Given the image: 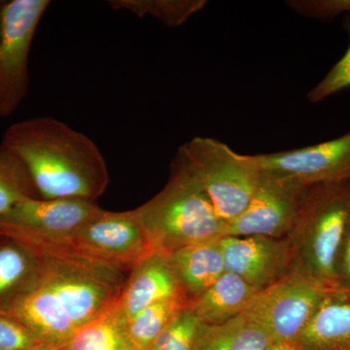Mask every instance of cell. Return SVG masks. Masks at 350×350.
Listing matches in <instances>:
<instances>
[{"label": "cell", "instance_id": "d4e9b609", "mask_svg": "<svg viewBox=\"0 0 350 350\" xmlns=\"http://www.w3.org/2000/svg\"><path fill=\"white\" fill-rule=\"evenodd\" d=\"M43 344L20 320L0 310V350H24Z\"/></svg>", "mask_w": 350, "mask_h": 350}, {"label": "cell", "instance_id": "8992f818", "mask_svg": "<svg viewBox=\"0 0 350 350\" xmlns=\"http://www.w3.org/2000/svg\"><path fill=\"white\" fill-rule=\"evenodd\" d=\"M49 0H12L1 6L0 117L16 112L29 92V54Z\"/></svg>", "mask_w": 350, "mask_h": 350}, {"label": "cell", "instance_id": "277c9868", "mask_svg": "<svg viewBox=\"0 0 350 350\" xmlns=\"http://www.w3.org/2000/svg\"><path fill=\"white\" fill-rule=\"evenodd\" d=\"M350 226V179L308 188L298 221L288 238L293 268L335 286L340 250Z\"/></svg>", "mask_w": 350, "mask_h": 350}, {"label": "cell", "instance_id": "7c38bea8", "mask_svg": "<svg viewBox=\"0 0 350 350\" xmlns=\"http://www.w3.org/2000/svg\"><path fill=\"white\" fill-rule=\"evenodd\" d=\"M226 271L262 290L293 268V250L288 238L223 237L220 239Z\"/></svg>", "mask_w": 350, "mask_h": 350}, {"label": "cell", "instance_id": "7402d4cb", "mask_svg": "<svg viewBox=\"0 0 350 350\" xmlns=\"http://www.w3.org/2000/svg\"><path fill=\"white\" fill-rule=\"evenodd\" d=\"M114 10L144 18L151 16L167 27H178L206 6V0H110Z\"/></svg>", "mask_w": 350, "mask_h": 350}, {"label": "cell", "instance_id": "3957f363", "mask_svg": "<svg viewBox=\"0 0 350 350\" xmlns=\"http://www.w3.org/2000/svg\"><path fill=\"white\" fill-rule=\"evenodd\" d=\"M137 211L154 251L167 256L191 244L223 238L227 226L200 182L176 158L165 188Z\"/></svg>", "mask_w": 350, "mask_h": 350}, {"label": "cell", "instance_id": "4fadbf2b", "mask_svg": "<svg viewBox=\"0 0 350 350\" xmlns=\"http://www.w3.org/2000/svg\"><path fill=\"white\" fill-rule=\"evenodd\" d=\"M179 297L188 298L169 257L154 252L131 269L115 308L128 322L147 306Z\"/></svg>", "mask_w": 350, "mask_h": 350}, {"label": "cell", "instance_id": "9a60e30c", "mask_svg": "<svg viewBox=\"0 0 350 350\" xmlns=\"http://www.w3.org/2000/svg\"><path fill=\"white\" fill-rule=\"evenodd\" d=\"M167 257L190 301L204 293L226 271L220 239L191 244Z\"/></svg>", "mask_w": 350, "mask_h": 350}, {"label": "cell", "instance_id": "44dd1931", "mask_svg": "<svg viewBox=\"0 0 350 350\" xmlns=\"http://www.w3.org/2000/svg\"><path fill=\"white\" fill-rule=\"evenodd\" d=\"M39 198L38 189L22 159L0 144V217L23 200Z\"/></svg>", "mask_w": 350, "mask_h": 350}, {"label": "cell", "instance_id": "6da1fadb", "mask_svg": "<svg viewBox=\"0 0 350 350\" xmlns=\"http://www.w3.org/2000/svg\"><path fill=\"white\" fill-rule=\"evenodd\" d=\"M1 144L22 159L41 199L94 202L109 184V172L100 148L91 138L59 120H22L7 128Z\"/></svg>", "mask_w": 350, "mask_h": 350}, {"label": "cell", "instance_id": "f1b7e54d", "mask_svg": "<svg viewBox=\"0 0 350 350\" xmlns=\"http://www.w3.org/2000/svg\"><path fill=\"white\" fill-rule=\"evenodd\" d=\"M24 350H59L57 349V347H51L49 345L46 344H39L36 345V347H29V349H24Z\"/></svg>", "mask_w": 350, "mask_h": 350}, {"label": "cell", "instance_id": "30bf717a", "mask_svg": "<svg viewBox=\"0 0 350 350\" xmlns=\"http://www.w3.org/2000/svg\"><path fill=\"white\" fill-rule=\"evenodd\" d=\"M103 211L94 200H25L0 217V234L66 241Z\"/></svg>", "mask_w": 350, "mask_h": 350}, {"label": "cell", "instance_id": "ba28073f", "mask_svg": "<svg viewBox=\"0 0 350 350\" xmlns=\"http://www.w3.org/2000/svg\"><path fill=\"white\" fill-rule=\"evenodd\" d=\"M245 211L226 226L224 237L287 238L298 221L308 188L300 182L261 174Z\"/></svg>", "mask_w": 350, "mask_h": 350}, {"label": "cell", "instance_id": "603a6c76", "mask_svg": "<svg viewBox=\"0 0 350 350\" xmlns=\"http://www.w3.org/2000/svg\"><path fill=\"white\" fill-rule=\"evenodd\" d=\"M202 325L199 317L187 306L156 338L149 350H193Z\"/></svg>", "mask_w": 350, "mask_h": 350}, {"label": "cell", "instance_id": "7a4b0ae2", "mask_svg": "<svg viewBox=\"0 0 350 350\" xmlns=\"http://www.w3.org/2000/svg\"><path fill=\"white\" fill-rule=\"evenodd\" d=\"M29 246L38 260V280L49 289L76 331L116 305L131 271L91 256L68 241L3 234Z\"/></svg>", "mask_w": 350, "mask_h": 350}, {"label": "cell", "instance_id": "ffe728a7", "mask_svg": "<svg viewBox=\"0 0 350 350\" xmlns=\"http://www.w3.org/2000/svg\"><path fill=\"white\" fill-rule=\"evenodd\" d=\"M190 305L186 297L169 299L147 306L128 322L126 330L138 350H149L175 317Z\"/></svg>", "mask_w": 350, "mask_h": 350}, {"label": "cell", "instance_id": "4316f807", "mask_svg": "<svg viewBox=\"0 0 350 350\" xmlns=\"http://www.w3.org/2000/svg\"><path fill=\"white\" fill-rule=\"evenodd\" d=\"M336 285L350 289V226L338 256Z\"/></svg>", "mask_w": 350, "mask_h": 350}, {"label": "cell", "instance_id": "83f0119b", "mask_svg": "<svg viewBox=\"0 0 350 350\" xmlns=\"http://www.w3.org/2000/svg\"><path fill=\"white\" fill-rule=\"evenodd\" d=\"M268 350H306L298 340L275 342Z\"/></svg>", "mask_w": 350, "mask_h": 350}, {"label": "cell", "instance_id": "5b68a950", "mask_svg": "<svg viewBox=\"0 0 350 350\" xmlns=\"http://www.w3.org/2000/svg\"><path fill=\"white\" fill-rule=\"evenodd\" d=\"M176 159L200 182L226 224L245 211L261 176L252 155L237 153L215 138H193L182 145Z\"/></svg>", "mask_w": 350, "mask_h": 350}, {"label": "cell", "instance_id": "484cf974", "mask_svg": "<svg viewBox=\"0 0 350 350\" xmlns=\"http://www.w3.org/2000/svg\"><path fill=\"white\" fill-rule=\"evenodd\" d=\"M287 5L306 17L330 20L342 13H350V0H305L288 1Z\"/></svg>", "mask_w": 350, "mask_h": 350}, {"label": "cell", "instance_id": "9c48e42d", "mask_svg": "<svg viewBox=\"0 0 350 350\" xmlns=\"http://www.w3.org/2000/svg\"><path fill=\"white\" fill-rule=\"evenodd\" d=\"M66 241L91 256L129 271L155 252L137 209L123 213L103 211Z\"/></svg>", "mask_w": 350, "mask_h": 350}, {"label": "cell", "instance_id": "5bb4252c", "mask_svg": "<svg viewBox=\"0 0 350 350\" xmlns=\"http://www.w3.org/2000/svg\"><path fill=\"white\" fill-rule=\"evenodd\" d=\"M298 342L306 350H350V289L330 287Z\"/></svg>", "mask_w": 350, "mask_h": 350}, {"label": "cell", "instance_id": "e0dca14e", "mask_svg": "<svg viewBox=\"0 0 350 350\" xmlns=\"http://www.w3.org/2000/svg\"><path fill=\"white\" fill-rule=\"evenodd\" d=\"M273 338L245 313L217 325L204 324L193 350H268Z\"/></svg>", "mask_w": 350, "mask_h": 350}, {"label": "cell", "instance_id": "2e32d148", "mask_svg": "<svg viewBox=\"0 0 350 350\" xmlns=\"http://www.w3.org/2000/svg\"><path fill=\"white\" fill-rule=\"evenodd\" d=\"M258 291L243 278L226 271L189 306L202 323L217 325L243 314Z\"/></svg>", "mask_w": 350, "mask_h": 350}, {"label": "cell", "instance_id": "cb8c5ba5", "mask_svg": "<svg viewBox=\"0 0 350 350\" xmlns=\"http://www.w3.org/2000/svg\"><path fill=\"white\" fill-rule=\"evenodd\" d=\"M349 36V46L344 57L338 62L325 77L308 94V100L312 103H320L329 96L350 88V17L345 22Z\"/></svg>", "mask_w": 350, "mask_h": 350}, {"label": "cell", "instance_id": "f546056e", "mask_svg": "<svg viewBox=\"0 0 350 350\" xmlns=\"http://www.w3.org/2000/svg\"><path fill=\"white\" fill-rule=\"evenodd\" d=\"M2 29V16H1V7H0V36H1Z\"/></svg>", "mask_w": 350, "mask_h": 350}, {"label": "cell", "instance_id": "52a82bcc", "mask_svg": "<svg viewBox=\"0 0 350 350\" xmlns=\"http://www.w3.org/2000/svg\"><path fill=\"white\" fill-rule=\"evenodd\" d=\"M330 287L291 271L259 290L243 313L268 332L273 342H294L300 338Z\"/></svg>", "mask_w": 350, "mask_h": 350}, {"label": "cell", "instance_id": "ac0fdd59", "mask_svg": "<svg viewBox=\"0 0 350 350\" xmlns=\"http://www.w3.org/2000/svg\"><path fill=\"white\" fill-rule=\"evenodd\" d=\"M36 278L33 251L18 239L0 234V308L29 290Z\"/></svg>", "mask_w": 350, "mask_h": 350}, {"label": "cell", "instance_id": "d6986e66", "mask_svg": "<svg viewBox=\"0 0 350 350\" xmlns=\"http://www.w3.org/2000/svg\"><path fill=\"white\" fill-rule=\"evenodd\" d=\"M59 350H138L131 342L126 321L115 306L98 319L81 327Z\"/></svg>", "mask_w": 350, "mask_h": 350}, {"label": "cell", "instance_id": "8fae6325", "mask_svg": "<svg viewBox=\"0 0 350 350\" xmlns=\"http://www.w3.org/2000/svg\"><path fill=\"white\" fill-rule=\"evenodd\" d=\"M252 159L261 174L308 186L350 179V131L322 144Z\"/></svg>", "mask_w": 350, "mask_h": 350}]
</instances>
